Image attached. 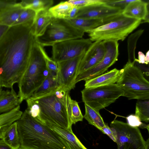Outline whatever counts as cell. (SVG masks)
I'll use <instances>...</instances> for the list:
<instances>
[{
  "label": "cell",
  "instance_id": "6da1fadb",
  "mask_svg": "<svg viewBox=\"0 0 149 149\" xmlns=\"http://www.w3.org/2000/svg\"><path fill=\"white\" fill-rule=\"evenodd\" d=\"M33 23L11 26L0 39V85L11 88L26 71L35 41Z\"/></svg>",
  "mask_w": 149,
  "mask_h": 149
},
{
  "label": "cell",
  "instance_id": "7a4b0ae2",
  "mask_svg": "<svg viewBox=\"0 0 149 149\" xmlns=\"http://www.w3.org/2000/svg\"><path fill=\"white\" fill-rule=\"evenodd\" d=\"M16 122L21 146L27 149H69L56 132L26 110Z\"/></svg>",
  "mask_w": 149,
  "mask_h": 149
},
{
  "label": "cell",
  "instance_id": "3957f363",
  "mask_svg": "<svg viewBox=\"0 0 149 149\" xmlns=\"http://www.w3.org/2000/svg\"><path fill=\"white\" fill-rule=\"evenodd\" d=\"M69 92L60 87L46 95L35 98L31 97L39 106L40 112L37 119L46 125H54L72 130V99Z\"/></svg>",
  "mask_w": 149,
  "mask_h": 149
},
{
  "label": "cell",
  "instance_id": "277c9868",
  "mask_svg": "<svg viewBox=\"0 0 149 149\" xmlns=\"http://www.w3.org/2000/svg\"><path fill=\"white\" fill-rule=\"evenodd\" d=\"M48 70L39 45L34 44L27 68L18 83L21 103L30 97L41 85Z\"/></svg>",
  "mask_w": 149,
  "mask_h": 149
},
{
  "label": "cell",
  "instance_id": "5b68a950",
  "mask_svg": "<svg viewBox=\"0 0 149 149\" xmlns=\"http://www.w3.org/2000/svg\"><path fill=\"white\" fill-rule=\"evenodd\" d=\"M135 63L127 62L120 70V76L116 84L123 91V96L129 100H148L149 82Z\"/></svg>",
  "mask_w": 149,
  "mask_h": 149
},
{
  "label": "cell",
  "instance_id": "8992f818",
  "mask_svg": "<svg viewBox=\"0 0 149 149\" xmlns=\"http://www.w3.org/2000/svg\"><path fill=\"white\" fill-rule=\"evenodd\" d=\"M140 20L129 18L122 13L109 22L88 33L92 42L111 40L123 41L141 24Z\"/></svg>",
  "mask_w": 149,
  "mask_h": 149
},
{
  "label": "cell",
  "instance_id": "52a82bcc",
  "mask_svg": "<svg viewBox=\"0 0 149 149\" xmlns=\"http://www.w3.org/2000/svg\"><path fill=\"white\" fill-rule=\"evenodd\" d=\"M84 33L73 26L66 20L54 18L43 33L35 38V40L43 47L52 46L59 42L82 38Z\"/></svg>",
  "mask_w": 149,
  "mask_h": 149
},
{
  "label": "cell",
  "instance_id": "ba28073f",
  "mask_svg": "<svg viewBox=\"0 0 149 149\" xmlns=\"http://www.w3.org/2000/svg\"><path fill=\"white\" fill-rule=\"evenodd\" d=\"M110 127L116 138L118 149H149V139L144 140L138 127L115 119Z\"/></svg>",
  "mask_w": 149,
  "mask_h": 149
},
{
  "label": "cell",
  "instance_id": "9c48e42d",
  "mask_svg": "<svg viewBox=\"0 0 149 149\" xmlns=\"http://www.w3.org/2000/svg\"><path fill=\"white\" fill-rule=\"evenodd\" d=\"M83 101L97 111L113 103L123 96V92L116 84L91 88L81 91Z\"/></svg>",
  "mask_w": 149,
  "mask_h": 149
},
{
  "label": "cell",
  "instance_id": "30bf717a",
  "mask_svg": "<svg viewBox=\"0 0 149 149\" xmlns=\"http://www.w3.org/2000/svg\"><path fill=\"white\" fill-rule=\"evenodd\" d=\"M92 43L82 38L58 42L52 46V58L57 63L73 58L85 53Z\"/></svg>",
  "mask_w": 149,
  "mask_h": 149
},
{
  "label": "cell",
  "instance_id": "8fae6325",
  "mask_svg": "<svg viewBox=\"0 0 149 149\" xmlns=\"http://www.w3.org/2000/svg\"><path fill=\"white\" fill-rule=\"evenodd\" d=\"M105 53L102 60L94 67L78 75L75 83L98 76L104 73L117 60L119 55L118 41L109 40L103 41Z\"/></svg>",
  "mask_w": 149,
  "mask_h": 149
},
{
  "label": "cell",
  "instance_id": "7c38bea8",
  "mask_svg": "<svg viewBox=\"0 0 149 149\" xmlns=\"http://www.w3.org/2000/svg\"><path fill=\"white\" fill-rule=\"evenodd\" d=\"M123 11L105 3L93 4L80 7L76 18L101 19L110 22L122 13Z\"/></svg>",
  "mask_w": 149,
  "mask_h": 149
},
{
  "label": "cell",
  "instance_id": "4fadbf2b",
  "mask_svg": "<svg viewBox=\"0 0 149 149\" xmlns=\"http://www.w3.org/2000/svg\"><path fill=\"white\" fill-rule=\"evenodd\" d=\"M85 53L73 58L57 63L58 71L57 77L61 87L69 91L75 88L78 69Z\"/></svg>",
  "mask_w": 149,
  "mask_h": 149
},
{
  "label": "cell",
  "instance_id": "5bb4252c",
  "mask_svg": "<svg viewBox=\"0 0 149 149\" xmlns=\"http://www.w3.org/2000/svg\"><path fill=\"white\" fill-rule=\"evenodd\" d=\"M105 52L103 41H97L92 42L82 59L77 76L98 64L103 58Z\"/></svg>",
  "mask_w": 149,
  "mask_h": 149
},
{
  "label": "cell",
  "instance_id": "9a60e30c",
  "mask_svg": "<svg viewBox=\"0 0 149 149\" xmlns=\"http://www.w3.org/2000/svg\"><path fill=\"white\" fill-rule=\"evenodd\" d=\"M120 74V70L114 68L94 78L85 80V88H91L113 84L116 83Z\"/></svg>",
  "mask_w": 149,
  "mask_h": 149
},
{
  "label": "cell",
  "instance_id": "2e32d148",
  "mask_svg": "<svg viewBox=\"0 0 149 149\" xmlns=\"http://www.w3.org/2000/svg\"><path fill=\"white\" fill-rule=\"evenodd\" d=\"M148 3L141 0H134L123 10L122 14L127 17L143 20L149 14Z\"/></svg>",
  "mask_w": 149,
  "mask_h": 149
},
{
  "label": "cell",
  "instance_id": "e0dca14e",
  "mask_svg": "<svg viewBox=\"0 0 149 149\" xmlns=\"http://www.w3.org/2000/svg\"><path fill=\"white\" fill-rule=\"evenodd\" d=\"M57 74L49 72L48 74L40 86L30 97L35 98L46 95L56 90L60 87Z\"/></svg>",
  "mask_w": 149,
  "mask_h": 149
},
{
  "label": "cell",
  "instance_id": "ac0fdd59",
  "mask_svg": "<svg viewBox=\"0 0 149 149\" xmlns=\"http://www.w3.org/2000/svg\"><path fill=\"white\" fill-rule=\"evenodd\" d=\"M19 96L13 87L0 93V113L9 111L21 104Z\"/></svg>",
  "mask_w": 149,
  "mask_h": 149
},
{
  "label": "cell",
  "instance_id": "d6986e66",
  "mask_svg": "<svg viewBox=\"0 0 149 149\" xmlns=\"http://www.w3.org/2000/svg\"><path fill=\"white\" fill-rule=\"evenodd\" d=\"M24 9L17 2L0 11V24L12 26Z\"/></svg>",
  "mask_w": 149,
  "mask_h": 149
},
{
  "label": "cell",
  "instance_id": "ffe728a7",
  "mask_svg": "<svg viewBox=\"0 0 149 149\" xmlns=\"http://www.w3.org/2000/svg\"><path fill=\"white\" fill-rule=\"evenodd\" d=\"M54 18L48 10L41 11L36 13L32 26L33 33L35 38L43 33Z\"/></svg>",
  "mask_w": 149,
  "mask_h": 149
},
{
  "label": "cell",
  "instance_id": "44dd1931",
  "mask_svg": "<svg viewBox=\"0 0 149 149\" xmlns=\"http://www.w3.org/2000/svg\"><path fill=\"white\" fill-rule=\"evenodd\" d=\"M46 125L61 137L68 145L69 149H87L74 134L72 130H66L54 125Z\"/></svg>",
  "mask_w": 149,
  "mask_h": 149
},
{
  "label": "cell",
  "instance_id": "7402d4cb",
  "mask_svg": "<svg viewBox=\"0 0 149 149\" xmlns=\"http://www.w3.org/2000/svg\"><path fill=\"white\" fill-rule=\"evenodd\" d=\"M76 28L84 33L88 32L109 22L101 19L75 18L66 20Z\"/></svg>",
  "mask_w": 149,
  "mask_h": 149
},
{
  "label": "cell",
  "instance_id": "603a6c76",
  "mask_svg": "<svg viewBox=\"0 0 149 149\" xmlns=\"http://www.w3.org/2000/svg\"><path fill=\"white\" fill-rule=\"evenodd\" d=\"M23 112L19 105L11 111L0 114V139L7 129L21 117Z\"/></svg>",
  "mask_w": 149,
  "mask_h": 149
},
{
  "label": "cell",
  "instance_id": "cb8c5ba5",
  "mask_svg": "<svg viewBox=\"0 0 149 149\" xmlns=\"http://www.w3.org/2000/svg\"><path fill=\"white\" fill-rule=\"evenodd\" d=\"M2 139L12 149H17L20 147V143L16 121L7 129L3 134Z\"/></svg>",
  "mask_w": 149,
  "mask_h": 149
},
{
  "label": "cell",
  "instance_id": "d4e9b609",
  "mask_svg": "<svg viewBox=\"0 0 149 149\" xmlns=\"http://www.w3.org/2000/svg\"><path fill=\"white\" fill-rule=\"evenodd\" d=\"M73 6L68 1H62L51 7L48 11L54 18L67 20Z\"/></svg>",
  "mask_w": 149,
  "mask_h": 149
},
{
  "label": "cell",
  "instance_id": "484cf974",
  "mask_svg": "<svg viewBox=\"0 0 149 149\" xmlns=\"http://www.w3.org/2000/svg\"><path fill=\"white\" fill-rule=\"evenodd\" d=\"M24 9H29L36 13L42 10H48L54 3L52 0H23L19 2Z\"/></svg>",
  "mask_w": 149,
  "mask_h": 149
},
{
  "label": "cell",
  "instance_id": "4316f807",
  "mask_svg": "<svg viewBox=\"0 0 149 149\" xmlns=\"http://www.w3.org/2000/svg\"><path fill=\"white\" fill-rule=\"evenodd\" d=\"M85 112L84 118L89 124L93 125L100 130L104 127L105 123L99 111H97L89 105L84 103Z\"/></svg>",
  "mask_w": 149,
  "mask_h": 149
},
{
  "label": "cell",
  "instance_id": "83f0119b",
  "mask_svg": "<svg viewBox=\"0 0 149 149\" xmlns=\"http://www.w3.org/2000/svg\"><path fill=\"white\" fill-rule=\"evenodd\" d=\"M144 30L139 29L131 34L127 39V49L128 62L135 63V51L137 41L144 32Z\"/></svg>",
  "mask_w": 149,
  "mask_h": 149
},
{
  "label": "cell",
  "instance_id": "f1b7e54d",
  "mask_svg": "<svg viewBox=\"0 0 149 149\" xmlns=\"http://www.w3.org/2000/svg\"><path fill=\"white\" fill-rule=\"evenodd\" d=\"M135 115L141 121H149V101H138L136 105Z\"/></svg>",
  "mask_w": 149,
  "mask_h": 149
},
{
  "label": "cell",
  "instance_id": "f546056e",
  "mask_svg": "<svg viewBox=\"0 0 149 149\" xmlns=\"http://www.w3.org/2000/svg\"><path fill=\"white\" fill-rule=\"evenodd\" d=\"M36 13L32 10L25 9L17 21L12 26L33 22L36 15Z\"/></svg>",
  "mask_w": 149,
  "mask_h": 149
},
{
  "label": "cell",
  "instance_id": "4dcf8cb0",
  "mask_svg": "<svg viewBox=\"0 0 149 149\" xmlns=\"http://www.w3.org/2000/svg\"><path fill=\"white\" fill-rule=\"evenodd\" d=\"M71 124H75L79 121L83 120L84 117L78 102L75 100H71Z\"/></svg>",
  "mask_w": 149,
  "mask_h": 149
},
{
  "label": "cell",
  "instance_id": "1f68e13d",
  "mask_svg": "<svg viewBox=\"0 0 149 149\" xmlns=\"http://www.w3.org/2000/svg\"><path fill=\"white\" fill-rule=\"evenodd\" d=\"M39 45L40 50L45 58L48 71L57 74L58 71V63L48 56L43 47Z\"/></svg>",
  "mask_w": 149,
  "mask_h": 149
},
{
  "label": "cell",
  "instance_id": "d6a6232c",
  "mask_svg": "<svg viewBox=\"0 0 149 149\" xmlns=\"http://www.w3.org/2000/svg\"><path fill=\"white\" fill-rule=\"evenodd\" d=\"M68 1L73 6L82 7L93 4L105 3V0H70Z\"/></svg>",
  "mask_w": 149,
  "mask_h": 149
},
{
  "label": "cell",
  "instance_id": "836d02e7",
  "mask_svg": "<svg viewBox=\"0 0 149 149\" xmlns=\"http://www.w3.org/2000/svg\"><path fill=\"white\" fill-rule=\"evenodd\" d=\"M134 0H105V3L110 6L120 8L123 10L127 6Z\"/></svg>",
  "mask_w": 149,
  "mask_h": 149
},
{
  "label": "cell",
  "instance_id": "e575fe53",
  "mask_svg": "<svg viewBox=\"0 0 149 149\" xmlns=\"http://www.w3.org/2000/svg\"><path fill=\"white\" fill-rule=\"evenodd\" d=\"M127 124L132 127H140L143 124L139 118L135 115H130L126 117Z\"/></svg>",
  "mask_w": 149,
  "mask_h": 149
},
{
  "label": "cell",
  "instance_id": "d590c367",
  "mask_svg": "<svg viewBox=\"0 0 149 149\" xmlns=\"http://www.w3.org/2000/svg\"><path fill=\"white\" fill-rule=\"evenodd\" d=\"M100 131L103 134L108 135L111 139L116 142V139L113 132L107 124L105 123L104 126L102 128Z\"/></svg>",
  "mask_w": 149,
  "mask_h": 149
},
{
  "label": "cell",
  "instance_id": "8d00e7d4",
  "mask_svg": "<svg viewBox=\"0 0 149 149\" xmlns=\"http://www.w3.org/2000/svg\"><path fill=\"white\" fill-rule=\"evenodd\" d=\"M17 3L16 0H0V12Z\"/></svg>",
  "mask_w": 149,
  "mask_h": 149
},
{
  "label": "cell",
  "instance_id": "74e56055",
  "mask_svg": "<svg viewBox=\"0 0 149 149\" xmlns=\"http://www.w3.org/2000/svg\"><path fill=\"white\" fill-rule=\"evenodd\" d=\"M79 8L80 7L73 6L68 19L67 20L71 19L76 18Z\"/></svg>",
  "mask_w": 149,
  "mask_h": 149
},
{
  "label": "cell",
  "instance_id": "f35d334b",
  "mask_svg": "<svg viewBox=\"0 0 149 149\" xmlns=\"http://www.w3.org/2000/svg\"><path fill=\"white\" fill-rule=\"evenodd\" d=\"M138 59H135V61L139 63H145V55L141 52L139 51L138 53Z\"/></svg>",
  "mask_w": 149,
  "mask_h": 149
},
{
  "label": "cell",
  "instance_id": "ab89813d",
  "mask_svg": "<svg viewBox=\"0 0 149 149\" xmlns=\"http://www.w3.org/2000/svg\"><path fill=\"white\" fill-rule=\"evenodd\" d=\"M10 27L0 24V39L8 31Z\"/></svg>",
  "mask_w": 149,
  "mask_h": 149
},
{
  "label": "cell",
  "instance_id": "60d3db41",
  "mask_svg": "<svg viewBox=\"0 0 149 149\" xmlns=\"http://www.w3.org/2000/svg\"><path fill=\"white\" fill-rule=\"evenodd\" d=\"M0 149H12L6 144L2 139H0Z\"/></svg>",
  "mask_w": 149,
  "mask_h": 149
},
{
  "label": "cell",
  "instance_id": "b9f144b4",
  "mask_svg": "<svg viewBox=\"0 0 149 149\" xmlns=\"http://www.w3.org/2000/svg\"><path fill=\"white\" fill-rule=\"evenodd\" d=\"M149 62V51L146 53L145 58V64H148Z\"/></svg>",
  "mask_w": 149,
  "mask_h": 149
},
{
  "label": "cell",
  "instance_id": "7bdbcfd3",
  "mask_svg": "<svg viewBox=\"0 0 149 149\" xmlns=\"http://www.w3.org/2000/svg\"><path fill=\"white\" fill-rule=\"evenodd\" d=\"M17 149H27L24 148H23V147H22L20 146V147L19 148H17Z\"/></svg>",
  "mask_w": 149,
  "mask_h": 149
},
{
  "label": "cell",
  "instance_id": "ee69618b",
  "mask_svg": "<svg viewBox=\"0 0 149 149\" xmlns=\"http://www.w3.org/2000/svg\"><path fill=\"white\" fill-rule=\"evenodd\" d=\"M1 87L2 86L0 85V93L2 91Z\"/></svg>",
  "mask_w": 149,
  "mask_h": 149
}]
</instances>
